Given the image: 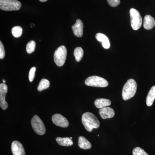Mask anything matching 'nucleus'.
<instances>
[{
	"mask_svg": "<svg viewBox=\"0 0 155 155\" xmlns=\"http://www.w3.org/2000/svg\"><path fill=\"white\" fill-rule=\"evenodd\" d=\"M81 121L84 126L89 132H91L94 128H98L100 125L96 116L90 112H87L82 115Z\"/></svg>",
	"mask_w": 155,
	"mask_h": 155,
	"instance_id": "1",
	"label": "nucleus"
},
{
	"mask_svg": "<svg viewBox=\"0 0 155 155\" xmlns=\"http://www.w3.org/2000/svg\"><path fill=\"white\" fill-rule=\"evenodd\" d=\"M137 89V84L133 79H128L125 84L122 91V97L124 101H127L133 97Z\"/></svg>",
	"mask_w": 155,
	"mask_h": 155,
	"instance_id": "2",
	"label": "nucleus"
},
{
	"mask_svg": "<svg viewBox=\"0 0 155 155\" xmlns=\"http://www.w3.org/2000/svg\"><path fill=\"white\" fill-rule=\"evenodd\" d=\"M22 4L17 0H0V9L3 11H18Z\"/></svg>",
	"mask_w": 155,
	"mask_h": 155,
	"instance_id": "3",
	"label": "nucleus"
},
{
	"mask_svg": "<svg viewBox=\"0 0 155 155\" xmlns=\"http://www.w3.org/2000/svg\"><path fill=\"white\" fill-rule=\"evenodd\" d=\"M67 56V49L65 46L59 47L54 54V61L58 67H62L65 64Z\"/></svg>",
	"mask_w": 155,
	"mask_h": 155,
	"instance_id": "4",
	"label": "nucleus"
},
{
	"mask_svg": "<svg viewBox=\"0 0 155 155\" xmlns=\"http://www.w3.org/2000/svg\"><path fill=\"white\" fill-rule=\"evenodd\" d=\"M85 84L88 86L104 87L108 86V82L103 78L98 76H91L87 78Z\"/></svg>",
	"mask_w": 155,
	"mask_h": 155,
	"instance_id": "5",
	"label": "nucleus"
},
{
	"mask_svg": "<svg viewBox=\"0 0 155 155\" xmlns=\"http://www.w3.org/2000/svg\"><path fill=\"white\" fill-rule=\"evenodd\" d=\"M130 24L132 29L137 30L141 27L142 23V19L140 14L137 10L131 8L130 10Z\"/></svg>",
	"mask_w": 155,
	"mask_h": 155,
	"instance_id": "6",
	"label": "nucleus"
},
{
	"mask_svg": "<svg viewBox=\"0 0 155 155\" xmlns=\"http://www.w3.org/2000/svg\"><path fill=\"white\" fill-rule=\"evenodd\" d=\"M31 124L33 130L38 135H42L45 133L44 124L38 116L35 115L33 116L31 119Z\"/></svg>",
	"mask_w": 155,
	"mask_h": 155,
	"instance_id": "7",
	"label": "nucleus"
},
{
	"mask_svg": "<svg viewBox=\"0 0 155 155\" xmlns=\"http://www.w3.org/2000/svg\"><path fill=\"white\" fill-rule=\"evenodd\" d=\"M8 91V86L5 84H0V106L3 110H6L8 107V103L5 101L6 94Z\"/></svg>",
	"mask_w": 155,
	"mask_h": 155,
	"instance_id": "8",
	"label": "nucleus"
},
{
	"mask_svg": "<svg viewBox=\"0 0 155 155\" xmlns=\"http://www.w3.org/2000/svg\"><path fill=\"white\" fill-rule=\"evenodd\" d=\"M52 120L55 125L59 127H67L69 126V123L67 119L61 114H55L53 115Z\"/></svg>",
	"mask_w": 155,
	"mask_h": 155,
	"instance_id": "9",
	"label": "nucleus"
},
{
	"mask_svg": "<svg viewBox=\"0 0 155 155\" xmlns=\"http://www.w3.org/2000/svg\"><path fill=\"white\" fill-rule=\"evenodd\" d=\"M11 150L14 155H25L23 146L17 140L12 142Z\"/></svg>",
	"mask_w": 155,
	"mask_h": 155,
	"instance_id": "10",
	"label": "nucleus"
},
{
	"mask_svg": "<svg viewBox=\"0 0 155 155\" xmlns=\"http://www.w3.org/2000/svg\"><path fill=\"white\" fill-rule=\"evenodd\" d=\"M72 29L73 33L78 37H81L83 34V23L80 19H78L74 25H72Z\"/></svg>",
	"mask_w": 155,
	"mask_h": 155,
	"instance_id": "11",
	"label": "nucleus"
},
{
	"mask_svg": "<svg viewBox=\"0 0 155 155\" xmlns=\"http://www.w3.org/2000/svg\"><path fill=\"white\" fill-rule=\"evenodd\" d=\"M99 114L103 119H110L115 116V111L112 108L106 107L99 110Z\"/></svg>",
	"mask_w": 155,
	"mask_h": 155,
	"instance_id": "12",
	"label": "nucleus"
},
{
	"mask_svg": "<svg viewBox=\"0 0 155 155\" xmlns=\"http://www.w3.org/2000/svg\"><path fill=\"white\" fill-rule=\"evenodd\" d=\"M96 38L98 41L101 43L102 46L104 48L108 49L110 47V42L109 39L105 35L102 33H97L96 35Z\"/></svg>",
	"mask_w": 155,
	"mask_h": 155,
	"instance_id": "13",
	"label": "nucleus"
},
{
	"mask_svg": "<svg viewBox=\"0 0 155 155\" xmlns=\"http://www.w3.org/2000/svg\"><path fill=\"white\" fill-rule=\"evenodd\" d=\"M155 25L154 19L150 15H146L143 20V27L147 30L152 29Z\"/></svg>",
	"mask_w": 155,
	"mask_h": 155,
	"instance_id": "14",
	"label": "nucleus"
},
{
	"mask_svg": "<svg viewBox=\"0 0 155 155\" xmlns=\"http://www.w3.org/2000/svg\"><path fill=\"white\" fill-rule=\"evenodd\" d=\"M111 102L110 100L104 98L97 99L94 101V105L97 108L106 107L110 105Z\"/></svg>",
	"mask_w": 155,
	"mask_h": 155,
	"instance_id": "15",
	"label": "nucleus"
},
{
	"mask_svg": "<svg viewBox=\"0 0 155 155\" xmlns=\"http://www.w3.org/2000/svg\"><path fill=\"white\" fill-rule=\"evenodd\" d=\"M78 145L80 148L84 150L89 149L92 147L91 143L83 136L79 137L78 138Z\"/></svg>",
	"mask_w": 155,
	"mask_h": 155,
	"instance_id": "16",
	"label": "nucleus"
},
{
	"mask_svg": "<svg viewBox=\"0 0 155 155\" xmlns=\"http://www.w3.org/2000/svg\"><path fill=\"white\" fill-rule=\"evenodd\" d=\"M56 141L58 144L62 146L69 147L71 146L73 144L72 139L70 137H58L56 138Z\"/></svg>",
	"mask_w": 155,
	"mask_h": 155,
	"instance_id": "17",
	"label": "nucleus"
},
{
	"mask_svg": "<svg viewBox=\"0 0 155 155\" xmlns=\"http://www.w3.org/2000/svg\"><path fill=\"white\" fill-rule=\"evenodd\" d=\"M155 99V85L150 90L147 97L146 104L148 107L152 105Z\"/></svg>",
	"mask_w": 155,
	"mask_h": 155,
	"instance_id": "18",
	"label": "nucleus"
},
{
	"mask_svg": "<svg viewBox=\"0 0 155 155\" xmlns=\"http://www.w3.org/2000/svg\"><path fill=\"white\" fill-rule=\"evenodd\" d=\"M84 51L82 48L77 47L75 48L74 51V56L75 57V61L77 62H80L83 58Z\"/></svg>",
	"mask_w": 155,
	"mask_h": 155,
	"instance_id": "19",
	"label": "nucleus"
},
{
	"mask_svg": "<svg viewBox=\"0 0 155 155\" xmlns=\"http://www.w3.org/2000/svg\"><path fill=\"white\" fill-rule=\"evenodd\" d=\"M50 85V81L47 79H42L37 89L39 91H41L44 90L46 89L49 87Z\"/></svg>",
	"mask_w": 155,
	"mask_h": 155,
	"instance_id": "20",
	"label": "nucleus"
},
{
	"mask_svg": "<svg viewBox=\"0 0 155 155\" xmlns=\"http://www.w3.org/2000/svg\"><path fill=\"white\" fill-rule=\"evenodd\" d=\"M22 28L19 26H14L11 30L12 35L15 38H19L22 35Z\"/></svg>",
	"mask_w": 155,
	"mask_h": 155,
	"instance_id": "21",
	"label": "nucleus"
},
{
	"mask_svg": "<svg viewBox=\"0 0 155 155\" xmlns=\"http://www.w3.org/2000/svg\"><path fill=\"white\" fill-rule=\"evenodd\" d=\"M36 43L34 41H31L28 42L26 47V51L28 54H31L35 51Z\"/></svg>",
	"mask_w": 155,
	"mask_h": 155,
	"instance_id": "22",
	"label": "nucleus"
},
{
	"mask_svg": "<svg viewBox=\"0 0 155 155\" xmlns=\"http://www.w3.org/2000/svg\"><path fill=\"white\" fill-rule=\"evenodd\" d=\"M132 153L133 155H149L144 150L139 147H137L134 149Z\"/></svg>",
	"mask_w": 155,
	"mask_h": 155,
	"instance_id": "23",
	"label": "nucleus"
},
{
	"mask_svg": "<svg viewBox=\"0 0 155 155\" xmlns=\"http://www.w3.org/2000/svg\"><path fill=\"white\" fill-rule=\"evenodd\" d=\"M36 70V67H33L30 69V71H29L28 78H29V80L30 82L33 81L34 79Z\"/></svg>",
	"mask_w": 155,
	"mask_h": 155,
	"instance_id": "24",
	"label": "nucleus"
},
{
	"mask_svg": "<svg viewBox=\"0 0 155 155\" xmlns=\"http://www.w3.org/2000/svg\"><path fill=\"white\" fill-rule=\"evenodd\" d=\"M5 56V48L2 41H0V59H3Z\"/></svg>",
	"mask_w": 155,
	"mask_h": 155,
	"instance_id": "25",
	"label": "nucleus"
},
{
	"mask_svg": "<svg viewBox=\"0 0 155 155\" xmlns=\"http://www.w3.org/2000/svg\"><path fill=\"white\" fill-rule=\"evenodd\" d=\"M108 4L113 7H117L120 3V0H107Z\"/></svg>",
	"mask_w": 155,
	"mask_h": 155,
	"instance_id": "26",
	"label": "nucleus"
},
{
	"mask_svg": "<svg viewBox=\"0 0 155 155\" xmlns=\"http://www.w3.org/2000/svg\"><path fill=\"white\" fill-rule=\"evenodd\" d=\"M39 1H40L41 2H45L47 1L48 0H39Z\"/></svg>",
	"mask_w": 155,
	"mask_h": 155,
	"instance_id": "27",
	"label": "nucleus"
},
{
	"mask_svg": "<svg viewBox=\"0 0 155 155\" xmlns=\"http://www.w3.org/2000/svg\"><path fill=\"white\" fill-rule=\"evenodd\" d=\"M3 82H4V83H5L6 81L5 80H3Z\"/></svg>",
	"mask_w": 155,
	"mask_h": 155,
	"instance_id": "28",
	"label": "nucleus"
},
{
	"mask_svg": "<svg viewBox=\"0 0 155 155\" xmlns=\"http://www.w3.org/2000/svg\"><path fill=\"white\" fill-rule=\"evenodd\" d=\"M70 138H71V139H72V137H70Z\"/></svg>",
	"mask_w": 155,
	"mask_h": 155,
	"instance_id": "29",
	"label": "nucleus"
}]
</instances>
